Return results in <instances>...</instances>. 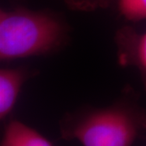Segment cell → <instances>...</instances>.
Wrapping results in <instances>:
<instances>
[{
  "label": "cell",
  "mask_w": 146,
  "mask_h": 146,
  "mask_svg": "<svg viewBox=\"0 0 146 146\" xmlns=\"http://www.w3.org/2000/svg\"><path fill=\"white\" fill-rule=\"evenodd\" d=\"M61 137L83 146H132L146 131V109L130 86L107 106H81L59 121Z\"/></svg>",
  "instance_id": "cell-1"
},
{
  "label": "cell",
  "mask_w": 146,
  "mask_h": 146,
  "mask_svg": "<svg viewBox=\"0 0 146 146\" xmlns=\"http://www.w3.org/2000/svg\"><path fill=\"white\" fill-rule=\"evenodd\" d=\"M70 41V27L62 16L24 7L0 11V62L46 56Z\"/></svg>",
  "instance_id": "cell-2"
},
{
  "label": "cell",
  "mask_w": 146,
  "mask_h": 146,
  "mask_svg": "<svg viewBox=\"0 0 146 146\" xmlns=\"http://www.w3.org/2000/svg\"><path fill=\"white\" fill-rule=\"evenodd\" d=\"M114 43L119 65L136 69L146 89V31L131 25L120 27L115 33Z\"/></svg>",
  "instance_id": "cell-3"
},
{
  "label": "cell",
  "mask_w": 146,
  "mask_h": 146,
  "mask_svg": "<svg viewBox=\"0 0 146 146\" xmlns=\"http://www.w3.org/2000/svg\"><path fill=\"white\" fill-rule=\"evenodd\" d=\"M36 74L25 66L0 68V119L4 120L16 106L23 86Z\"/></svg>",
  "instance_id": "cell-4"
},
{
  "label": "cell",
  "mask_w": 146,
  "mask_h": 146,
  "mask_svg": "<svg viewBox=\"0 0 146 146\" xmlns=\"http://www.w3.org/2000/svg\"><path fill=\"white\" fill-rule=\"evenodd\" d=\"M0 146H53L40 132L19 120L6 125Z\"/></svg>",
  "instance_id": "cell-5"
},
{
  "label": "cell",
  "mask_w": 146,
  "mask_h": 146,
  "mask_svg": "<svg viewBox=\"0 0 146 146\" xmlns=\"http://www.w3.org/2000/svg\"><path fill=\"white\" fill-rule=\"evenodd\" d=\"M121 17L129 22L146 21V0H115Z\"/></svg>",
  "instance_id": "cell-6"
},
{
  "label": "cell",
  "mask_w": 146,
  "mask_h": 146,
  "mask_svg": "<svg viewBox=\"0 0 146 146\" xmlns=\"http://www.w3.org/2000/svg\"><path fill=\"white\" fill-rule=\"evenodd\" d=\"M69 9L77 11H94L115 5V0H62Z\"/></svg>",
  "instance_id": "cell-7"
}]
</instances>
